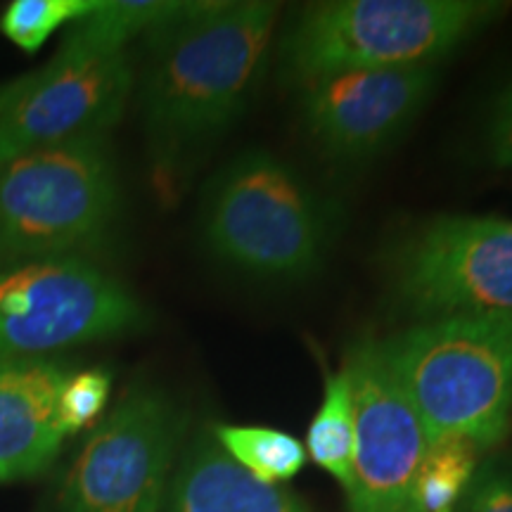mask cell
I'll return each instance as SVG.
<instances>
[{"label":"cell","instance_id":"1","mask_svg":"<svg viewBox=\"0 0 512 512\" xmlns=\"http://www.w3.org/2000/svg\"><path fill=\"white\" fill-rule=\"evenodd\" d=\"M280 5L183 3L143 36L140 112L159 181L181 183L252 100L266 69Z\"/></svg>","mask_w":512,"mask_h":512},{"label":"cell","instance_id":"2","mask_svg":"<svg viewBox=\"0 0 512 512\" xmlns=\"http://www.w3.org/2000/svg\"><path fill=\"white\" fill-rule=\"evenodd\" d=\"M200 230L204 249L226 271L252 283L297 285L323 271L335 216L290 162L249 147L209 178Z\"/></svg>","mask_w":512,"mask_h":512},{"label":"cell","instance_id":"3","mask_svg":"<svg viewBox=\"0 0 512 512\" xmlns=\"http://www.w3.org/2000/svg\"><path fill=\"white\" fill-rule=\"evenodd\" d=\"M503 12L484 0H323L280 36V74L290 86L339 72L439 64Z\"/></svg>","mask_w":512,"mask_h":512},{"label":"cell","instance_id":"4","mask_svg":"<svg viewBox=\"0 0 512 512\" xmlns=\"http://www.w3.org/2000/svg\"><path fill=\"white\" fill-rule=\"evenodd\" d=\"M380 347L430 444L460 437L482 451L505 437L512 413V318L415 323Z\"/></svg>","mask_w":512,"mask_h":512},{"label":"cell","instance_id":"5","mask_svg":"<svg viewBox=\"0 0 512 512\" xmlns=\"http://www.w3.org/2000/svg\"><path fill=\"white\" fill-rule=\"evenodd\" d=\"M121 190L107 136L0 162V256H86L112 240Z\"/></svg>","mask_w":512,"mask_h":512},{"label":"cell","instance_id":"6","mask_svg":"<svg viewBox=\"0 0 512 512\" xmlns=\"http://www.w3.org/2000/svg\"><path fill=\"white\" fill-rule=\"evenodd\" d=\"M150 311L86 256H0V358H43L133 335Z\"/></svg>","mask_w":512,"mask_h":512},{"label":"cell","instance_id":"7","mask_svg":"<svg viewBox=\"0 0 512 512\" xmlns=\"http://www.w3.org/2000/svg\"><path fill=\"white\" fill-rule=\"evenodd\" d=\"M389 287L415 323L512 318V221L437 216L389 254Z\"/></svg>","mask_w":512,"mask_h":512},{"label":"cell","instance_id":"8","mask_svg":"<svg viewBox=\"0 0 512 512\" xmlns=\"http://www.w3.org/2000/svg\"><path fill=\"white\" fill-rule=\"evenodd\" d=\"M131 57L67 29L46 67L0 86V162L69 143L110 136L133 95Z\"/></svg>","mask_w":512,"mask_h":512},{"label":"cell","instance_id":"9","mask_svg":"<svg viewBox=\"0 0 512 512\" xmlns=\"http://www.w3.org/2000/svg\"><path fill=\"white\" fill-rule=\"evenodd\" d=\"M183 415L169 394L136 387L83 441L57 491V512H159Z\"/></svg>","mask_w":512,"mask_h":512},{"label":"cell","instance_id":"10","mask_svg":"<svg viewBox=\"0 0 512 512\" xmlns=\"http://www.w3.org/2000/svg\"><path fill=\"white\" fill-rule=\"evenodd\" d=\"M354 399V460L347 491L351 512H408L413 479L430 439L403 392L380 342L361 337L347 351Z\"/></svg>","mask_w":512,"mask_h":512},{"label":"cell","instance_id":"11","mask_svg":"<svg viewBox=\"0 0 512 512\" xmlns=\"http://www.w3.org/2000/svg\"><path fill=\"white\" fill-rule=\"evenodd\" d=\"M437 81L439 64L323 76L299 88L304 131L332 162H368L413 126Z\"/></svg>","mask_w":512,"mask_h":512},{"label":"cell","instance_id":"12","mask_svg":"<svg viewBox=\"0 0 512 512\" xmlns=\"http://www.w3.org/2000/svg\"><path fill=\"white\" fill-rule=\"evenodd\" d=\"M69 370L55 358H0V482L41 475L64 444L57 401Z\"/></svg>","mask_w":512,"mask_h":512},{"label":"cell","instance_id":"13","mask_svg":"<svg viewBox=\"0 0 512 512\" xmlns=\"http://www.w3.org/2000/svg\"><path fill=\"white\" fill-rule=\"evenodd\" d=\"M164 512H311L294 491L264 484L235 463L211 434L192 444L169 486Z\"/></svg>","mask_w":512,"mask_h":512},{"label":"cell","instance_id":"14","mask_svg":"<svg viewBox=\"0 0 512 512\" xmlns=\"http://www.w3.org/2000/svg\"><path fill=\"white\" fill-rule=\"evenodd\" d=\"M479 470V448L460 437L430 444L413 479L408 512H456Z\"/></svg>","mask_w":512,"mask_h":512},{"label":"cell","instance_id":"15","mask_svg":"<svg viewBox=\"0 0 512 512\" xmlns=\"http://www.w3.org/2000/svg\"><path fill=\"white\" fill-rule=\"evenodd\" d=\"M306 453L347 489L354 460V399L347 368L325 375L323 401L306 434Z\"/></svg>","mask_w":512,"mask_h":512},{"label":"cell","instance_id":"16","mask_svg":"<svg viewBox=\"0 0 512 512\" xmlns=\"http://www.w3.org/2000/svg\"><path fill=\"white\" fill-rule=\"evenodd\" d=\"M211 437L242 470L264 484L290 482L306 463L302 441L275 427L216 425Z\"/></svg>","mask_w":512,"mask_h":512},{"label":"cell","instance_id":"17","mask_svg":"<svg viewBox=\"0 0 512 512\" xmlns=\"http://www.w3.org/2000/svg\"><path fill=\"white\" fill-rule=\"evenodd\" d=\"M181 5L174 0H98L93 12L69 24V31L98 46L126 50L133 38L174 17Z\"/></svg>","mask_w":512,"mask_h":512},{"label":"cell","instance_id":"18","mask_svg":"<svg viewBox=\"0 0 512 512\" xmlns=\"http://www.w3.org/2000/svg\"><path fill=\"white\" fill-rule=\"evenodd\" d=\"M95 5L98 0H12L0 17V31L24 53H36L57 29L86 17Z\"/></svg>","mask_w":512,"mask_h":512},{"label":"cell","instance_id":"19","mask_svg":"<svg viewBox=\"0 0 512 512\" xmlns=\"http://www.w3.org/2000/svg\"><path fill=\"white\" fill-rule=\"evenodd\" d=\"M112 392V375L105 368L69 373L57 401V422L64 437L91 427L105 411Z\"/></svg>","mask_w":512,"mask_h":512},{"label":"cell","instance_id":"20","mask_svg":"<svg viewBox=\"0 0 512 512\" xmlns=\"http://www.w3.org/2000/svg\"><path fill=\"white\" fill-rule=\"evenodd\" d=\"M456 512H512V472L498 463L479 467Z\"/></svg>","mask_w":512,"mask_h":512},{"label":"cell","instance_id":"21","mask_svg":"<svg viewBox=\"0 0 512 512\" xmlns=\"http://www.w3.org/2000/svg\"><path fill=\"white\" fill-rule=\"evenodd\" d=\"M484 150L491 164L512 169V81L498 93L486 119Z\"/></svg>","mask_w":512,"mask_h":512}]
</instances>
